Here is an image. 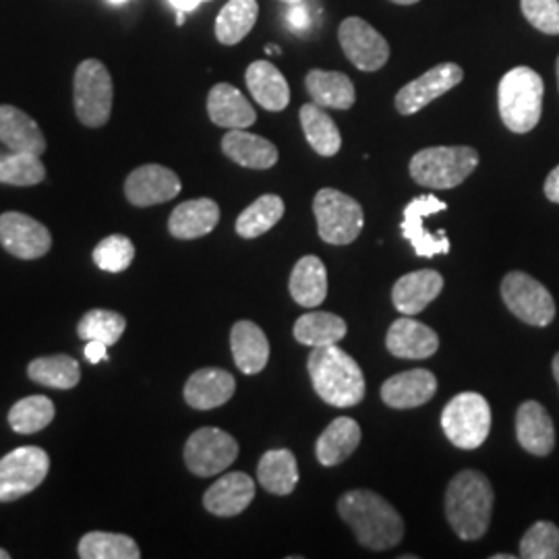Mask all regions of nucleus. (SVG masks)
Returning a JSON list of instances; mask_svg holds the SVG:
<instances>
[{"label": "nucleus", "mask_w": 559, "mask_h": 559, "mask_svg": "<svg viewBox=\"0 0 559 559\" xmlns=\"http://www.w3.org/2000/svg\"><path fill=\"white\" fill-rule=\"evenodd\" d=\"M338 40L346 59L359 71H380L390 59V44L380 32L360 17H348L338 27Z\"/></svg>", "instance_id": "obj_12"}, {"label": "nucleus", "mask_w": 559, "mask_h": 559, "mask_svg": "<svg viewBox=\"0 0 559 559\" xmlns=\"http://www.w3.org/2000/svg\"><path fill=\"white\" fill-rule=\"evenodd\" d=\"M247 87L253 96V100L263 106L270 112H280L290 102V87L288 81L278 69L267 60H255L249 64L245 73Z\"/></svg>", "instance_id": "obj_27"}, {"label": "nucleus", "mask_w": 559, "mask_h": 559, "mask_svg": "<svg viewBox=\"0 0 559 559\" xmlns=\"http://www.w3.org/2000/svg\"><path fill=\"white\" fill-rule=\"evenodd\" d=\"M50 459L38 445H23L0 459V501H15L40 487Z\"/></svg>", "instance_id": "obj_9"}, {"label": "nucleus", "mask_w": 559, "mask_h": 559, "mask_svg": "<svg viewBox=\"0 0 559 559\" xmlns=\"http://www.w3.org/2000/svg\"><path fill=\"white\" fill-rule=\"evenodd\" d=\"M265 52H270V55H280V48L276 44H270V46L265 48Z\"/></svg>", "instance_id": "obj_50"}, {"label": "nucleus", "mask_w": 559, "mask_h": 559, "mask_svg": "<svg viewBox=\"0 0 559 559\" xmlns=\"http://www.w3.org/2000/svg\"><path fill=\"white\" fill-rule=\"evenodd\" d=\"M516 438L519 443L535 456H547L556 448V427L545 406L528 400L520 404L516 413Z\"/></svg>", "instance_id": "obj_20"}, {"label": "nucleus", "mask_w": 559, "mask_h": 559, "mask_svg": "<svg viewBox=\"0 0 559 559\" xmlns=\"http://www.w3.org/2000/svg\"><path fill=\"white\" fill-rule=\"evenodd\" d=\"M221 222V207L214 200L201 198L180 203L168 218V230L175 239H200L210 235Z\"/></svg>", "instance_id": "obj_24"}, {"label": "nucleus", "mask_w": 559, "mask_h": 559, "mask_svg": "<svg viewBox=\"0 0 559 559\" xmlns=\"http://www.w3.org/2000/svg\"><path fill=\"white\" fill-rule=\"evenodd\" d=\"M313 388L323 402L348 408L365 399V378L359 362L336 344L313 348L307 362Z\"/></svg>", "instance_id": "obj_3"}, {"label": "nucleus", "mask_w": 559, "mask_h": 559, "mask_svg": "<svg viewBox=\"0 0 559 559\" xmlns=\"http://www.w3.org/2000/svg\"><path fill=\"white\" fill-rule=\"evenodd\" d=\"M526 21L549 36H559V0H520Z\"/></svg>", "instance_id": "obj_44"}, {"label": "nucleus", "mask_w": 559, "mask_h": 559, "mask_svg": "<svg viewBox=\"0 0 559 559\" xmlns=\"http://www.w3.org/2000/svg\"><path fill=\"white\" fill-rule=\"evenodd\" d=\"M493 512V487L477 471H462L445 491V516L460 539L477 540L487 533Z\"/></svg>", "instance_id": "obj_2"}, {"label": "nucleus", "mask_w": 559, "mask_h": 559, "mask_svg": "<svg viewBox=\"0 0 559 559\" xmlns=\"http://www.w3.org/2000/svg\"><path fill=\"white\" fill-rule=\"evenodd\" d=\"M46 179V168L40 156L11 152L0 156V182L15 185V187H34Z\"/></svg>", "instance_id": "obj_40"}, {"label": "nucleus", "mask_w": 559, "mask_h": 559, "mask_svg": "<svg viewBox=\"0 0 559 559\" xmlns=\"http://www.w3.org/2000/svg\"><path fill=\"white\" fill-rule=\"evenodd\" d=\"M73 96H75V115L85 127H104L115 100V85L104 62L87 59L81 62L75 71L73 81Z\"/></svg>", "instance_id": "obj_7"}, {"label": "nucleus", "mask_w": 559, "mask_h": 559, "mask_svg": "<svg viewBox=\"0 0 559 559\" xmlns=\"http://www.w3.org/2000/svg\"><path fill=\"white\" fill-rule=\"evenodd\" d=\"M346 321L325 311H316L307 313L295 323V338L300 344L311 346V348H323V346H334L340 340L346 336Z\"/></svg>", "instance_id": "obj_35"}, {"label": "nucleus", "mask_w": 559, "mask_h": 559, "mask_svg": "<svg viewBox=\"0 0 559 559\" xmlns=\"http://www.w3.org/2000/svg\"><path fill=\"white\" fill-rule=\"evenodd\" d=\"M288 288L300 307H320L328 297V272L323 261L316 255L297 261Z\"/></svg>", "instance_id": "obj_32"}, {"label": "nucleus", "mask_w": 559, "mask_h": 559, "mask_svg": "<svg viewBox=\"0 0 559 559\" xmlns=\"http://www.w3.org/2000/svg\"><path fill=\"white\" fill-rule=\"evenodd\" d=\"M556 71H558V85H559V57H558V64H556Z\"/></svg>", "instance_id": "obj_57"}, {"label": "nucleus", "mask_w": 559, "mask_h": 559, "mask_svg": "<svg viewBox=\"0 0 559 559\" xmlns=\"http://www.w3.org/2000/svg\"><path fill=\"white\" fill-rule=\"evenodd\" d=\"M85 359L90 360L92 365H98L100 360H108V346L100 340H87Z\"/></svg>", "instance_id": "obj_45"}, {"label": "nucleus", "mask_w": 559, "mask_h": 559, "mask_svg": "<svg viewBox=\"0 0 559 559\" xmlns=\"http://www.w3.org/2000/svg\"><path fill=\"white\" fill-rule=\"evenodd\" d=\"M288 23L295 27V29H305V27H309V13H307V9H305V4L302 2H297V4H290V11H288Z\"/></svg>", "instance_id": "obj_46"}, {"label": "nucleus", "mask_w": 559, "mask_h": 559, "mask_svg": "<svg viewBox=\"0 0 559 559\" xmlns=\"http://www.w3.org/2000/svg\"><path fill=\"white\" fill-rule=\"evenodd\" d=\"M55 419V404L46 396H27L11 406L9 425L15 433L32 436L46 429Z\"/></svg>", "instance_id": "obj_39"}, {"label": "nucleus", "mask_w": 559, "mask_h": 559, "mask_svg": "<svg viewBox=\"0 0 559 559\" xmlns=\"http://www.w3.org/2000/svg\"><path fill=\"white\" fill-rule=\"evenodd\" d=\"M448 203L438 200L436 195H420L415 198L404 210L402 221V235L408 240L419 258H433L450 253V240L445 237V230H438L436 235L425 228V221L445 212Z\"/></svg>", "instance_id": "obj_13"}, {"label": "nucleus", "mask_w": 559, "mask_h": 559, "mask_svg": "<svg viewBox=\"0 0 559 559\" xmlns=\"http://www.w3.org/2000/svg\"><path fill=\"white\" fill-rule=\"evenodd\" d=\"M479 166V154L466 145H440L420 150L411 160V177L423 187L454 189Z\"/></svg>", "instance_id": "obj_5"}, {"label": "nucleus", "mask_w": 559, "mask_h": 559, "mask_svg": "<svg viewBox=\"0 0 559 559\" xmlns=\"http://www.w3.org/2000/svg\"><path fill=\"white\" fill-rule=\"evenodd\" d=\"M180 179L166 166L145 164L124 180V195L138 207L158 205L175 200L180 193Z\"/></svg>", "instance_id": "obj_16"}, {"label": "nucleus", "mask_w": 559, "mask_h": 559, "mask_svg": "<svg viewBox=\"0 0 559 559\" xmlns=\"http://www.w3.org/2000/svg\"><path fill=\"white\" fill-rule=\"evenodd\" d=\"M182 23H185V13L179 11V15H177V25H182Z\"/></svg>", "instance_id": "obj_53"}, {"label": "nucleus", "mask_w": 559, "mask_h": 559, "mask_svg": "<svg viewBox=\"0 0 559 559\" xmlns=\"http://www.w3.org/2000/svg\"><path fill=\"white\" fill-rule=\"evenodd\" d=\"M124 328L127 320L120 313L94 309L81 318L78 334L83 340H100L106 346H115L124 334Z\"/></svg>", "instance_id": "obj_41"}, {"label": "nucleus", "mask_w": 559, "mask_h": 559, "mask_svg": "<svg viewBox=\"0 0 559 559\" xmlns=\"http://www.w3.org/2000/svg\"><path fill=\"white\" fill-rule=\"evenodd\" d=\"M307 92L311 100L321 108H334V110H348L355 106L357 94L355 85L348 75L338 71H309L305 78Z\"/></svg>", "instance_id": "obj_29"}, {"label": "nucleus", "mask_w": 559, "mask_h": 559, "mask_svg": "<svg viewBox=\"0 0 559 559\" xmlns=\"http://www.w3.org/2000/svg\"><path fill=\"white\" fill-rule=\"evenodd\" d=\"M0 245L20 260H38L50 251L52 237L48 228L32 216L7 212L0 216Z\"/></svg>", "instance_id": "obj_15"}, {"label": "nucleus", "mask_w": 559, "mask_h": 559, "mask_svg": "<svg viewBox=\"0 0 559 559\" xmlns=\"http://www.w3.org/2000/svg\"><path fill=\"white\" fill-rule=\"evenodd\" d=\"M27 376L36 383L55 388V390H71L81 380L80 362L67 355L40 357L32 360L27 367Z\"/></svg>", "instance_id": "obj_36"}, {"label": "nucleus", "mask_w": 559, "mask_h": 559, "mask_svg": "<svg viewBox=\"0 0 559 559\" xmlns=\"http://www.w3.org/2000/svg\"><path fill=\"white\" fill-rule=\"evenodd\" d=\"M282 216L284 201L278 195H261L237 218V233L242 239H258L272 230L282 221Z\"/></svg>", "instance_id": "obj_38"}, {"label": "nucleus", "mask_w": 559, "mask_h": 559, "mask_svg": "<svg viewBox=\"0 0 559 559\" xmlns=\"http://www.w3.org/2000/svg\"><path fill=\"white\" fill-rule=\"evenodd\" d=\"M385 346L399 359H429L438 353L440 338L429 325L413 320V316H404L390 325Z\"/></svg>", "instance_id": "obj_17"}, {"label": "nucleus", "mask_w": 559, "mask_h": 559, "mask_svg": "<svg viewBox=\"0 0 559 559\" xmlns=\"http://www.w3.org/2000/svg\"><path fill=\"white\" fill-rule=\"evenodd\" d=\"M237 456V440L216 427H201L185 443V464L198 477L221 475Z\"/></svg>", "instance_id": "obj_11"}, {"label": "nucleus", "mask_w": 559, "mask_h": 559, "mask_svg": "<svg viewBox=\"0 0 559 559\" xmlns=\"http://www.w3.org/2000/svg\"><path fill=\"white\" fill-rule=\"evenodd\" d=\"M133 260H135V245L129 237H122V235L106 237L94 249V263L100 267L102 272L120 274L131 267Z\"/></svg>", "instance_id": "obj_43"}, {"label": "nucleus", "mask_w": 559, "mask_h": 559, "mask_svg": "<svg viewBox=\"0 0 559 559\" xmlns=\"http://www.w3.org/2000/svg\"><path fill=\"white\" fill-rule=\"evenodd\" d=\"M543 94L545 83L531 67H514L508 71L498 87L503 124L519 135L533 131L543 115Z\"/></svg>", "instance_id": "obj_4"}, {"label": "nucleus", "mask_w": 559, "mask_h": 559, "mask_svg": "<svg viewBox=\"0 0 559 559\" xmlns=\"http://www.w3.org/2000/svg\"><path fill=\"white\" fill-rule=\"evenodd\" d=\"M445 438L460 450H477L491 431L489 402L477 392H462L441 413Z\"/></svg>", "instance_id": "obj_6"}, {"label": "nucleus", "mask_w": 559, "mask_h": 559, "mask_svg": "<svg viewBox=\"0 0 559 559\" xmlns=\"http://www.w3.org/2000/svg\"><path fill=\"white\" fill-rule=\"evenodd\" d=\"M255 498V483L245 473H228L216 480L203 496V506L210 514L230 519L245 512Z\"/></svg>", "instance_id": "obj_18"}, {"label": "nucleus", "mask_w": 559, "mask_h": 559, "mask_svg": "<svg viewBox=\"0 0 559 559\" xmlns=\"http://www.w3.org/2000/svg\"><path fill=\"white\" fill-rule=\"evenodd\" d=\"M321 240L330 245H350L362 230V207L350 195L336 189H321L313 200Z\"/></svg>", "instance_id": "obj_8"}, {"label": "nucleus", "mask_w": 559, "mask_h": 559, "mask_svg": "<svg viewBox=\"0 0 559 559\" xmlns=\"http://www.w3.org/2000/svg\"><path fill=\"white\" fill-rule=\"evenodd\" d=\"M207 115L224 129H249L255 120V108L230 83H218L207 96Z\"/></svg>", "instance_id": "obj_25"}, {"label": "nucleus", "mask_w": 559, "mask_h": 559, "mask_svg": "<svg viewBox=\"0 0 559 559\" xmlns=\"http://www.w3.org/2000/svg\"><path fill=\"white\" fill-rule=\"evenodd\" d=\"M338 512L367 549L383 551L396 547L404 537V522L399 512L373 491L355 489L344 493Z\"/></svg>", "instance_id": "obj_1"}, {"label": "nucleus", "mask_w": 559, "mask_h": 559, "mask_svg": "<svg viewBox=\"0 0 559 559\" xmlns=\"http://www.w3.org/2000/svg\"><path fill=\"white\" fill-rule=\"evenodd\" d=\"M237 381L224 369H200L185 383V402L198 411H212L235 396Z\"/></svg>", "instance_id": "obj_21"}, {"label": "nucleus", "mask_w": 559, "mask_h": 559, "mask_svg": "<svg viewBox=\"0 0 559 559\" xmlns=\"http://www.w3.org/2000/svg\"><path fill=\"white\" fill-rule=\"evenodd\" d=\"M554 376H556V381H558L559 385V353L556 355V359H554Z\"/></svg>", "instance_id": "obj_49"}, {"label": "nucleus", "mask_w": 559, "mask_h": 559, "mask_svg": "<svg viewBox=\"0 0 559 559\" xmlns=\"http://www.w3.org/2000/svg\"><path fill=\"white\" fill-rule=\"evenodd\" d=\"M438 392V380L429 369H411L381 385V400L392 408H417L427 404Z\"/></svg>", "instance_id": "obj_19"}, {"label": "nucleus", "mask_w": 559, "mask_h": 559, "mask_svg": "<svg viewBox=\"0 0 559 559\" xmlns=\"http://www.w3.org/2000/svg\"><path fill=\"white\" fill-rule=\"evenodd\" d=\"M300 124L305 131V138L309 141V145L320 154V156H336L342 147V138H340L338 127L334 119L318 106L313 104H305L299 112Z\"/></svg>", "instance_id": "obj_33"}, {"label": "nucleus", "mask_w": 559, "mask_h": 559, "mask_svg": "<svg viewBox=\"0 0 559 559\" xmlns=\"http://www.w3.org/2000/svg\"><path fill=\"white\" fill-rule=\"evenodd\" d=\"M545 195L547 200L559 203V166H556L545 180Z\"/></svg>", "instance_id": "obj_47"}, {"label": "nucleus", "mask_w": 559, "mask_h": 559, "mask_svg": "<svg viewBox=\"0 0 559 559\" xmlns=\"http://www.w3.org/2000/svg\"><path fill=\"white\" fill-rule=\"evenodd\" d=\"M282 2H286V4H297V2H302V0H282Z\"/></svg>", "instance_id": "obj_55"}, {"label": "nucleus", "mask_w": 559, "mask_h": 559, "mask_svg": "<svg viewBox=\"0 0 559 559\" xmlns=\"http://www.w3.org/2000/svg\"><path fill=\"white\" fill-rule=\"evenodd\" d=\"M501 297L512 316L528 325L545 328L556 318V300L539 280L510 272L501 282Z\"/></svg>", "instance_id": "obj_10"}, {"label": "nucleus", "mask_w": 559, "mask_h": 559, "mask_svg": "<svg viewBox=\"0 0 559 559\" xmlns=\"http://www.w3.org/2000/svg\"><path fill=\"white\" fill-rule=\"evenodd\" d=\"M491 559H516V556H508V554H498V556H493Z\"/></svg>", "instance_id": "obj_52"}, {"label": "nucleus", "mask_w": 559, "mask_h": 559, "mask_svg": "<svg viewBox=\"0 0 559 559\" xmlns=\"http://www.w3.org/2000/svg\"><path fill=\"white\" fill-rule=\"evenodd\" d=\"M258 15V0H228L216 20V38L224 46L239 44L253 29Z\"/></svg>", "instance_id": "obj_34"}, {"label": "nucleus", "mask_w": 559, "mask_h": 559, "mask_svg": "<svg viewBox=\"0 0 559 559\" xmlns=\"http://www.w3.org/2000/svg\"><path fill=\"white\" fill-rule=\"evenodd\" d=\"M81 559H140V545L129 535L94 531L80 540Z\"/></svg>", "instance_id": "obj_37"}, {"label": "nucleus", "mask_w": 559, "mask_h": 559, "mask_svg": "<svg viewBox=\"0 0 559 559\" xmlns=\"http://www.w3.org/2000/svg\"><path fill=\"white\" fill-rule=\"evenodd\" d=\"M464 78L456 62H441L429 69L419 80L406 83L396 94V110L404 117L417 115L427 104L438 100L450 90H454Z\"/></svg>", "instance_id": "obj_14"}, {"label": "nucleus", "mask_w": 559, "mask_h": 559, "mask_svg": "<svg viewBox=\"0 0 559 559\" xmlns=\"http://www.w3.org/2000/svg\"><path fill=\"white\" fill-rule=\"evenodd\" d=\"M222 152L239 166L267 170L278 162V147L272 141L247 133V129H230L222 140Z\"/></svg>", "instance_id": "obj_26"}, {"label": "nucleus", "mask_w": 559, "mask_h": 559, "mask_svg": "<svg viewBox=\"0 0 559 559\" xmlns=\"http://www.w3.org/2000/svg\"><path fill=\"white\" fill-rule=\"evenodd\" d=\"M233 357L245 376H255L270 360V342L258 323L239 321L230 332Z\"/></svg>", "instance_id": "obj_28"}, {"label": "nucleus", "mask_w": 559, "mask_h": 559, "mask_svg": "<svg viewBox=\"0 0 559 559\" xmlns=\"http://www.w3.org/2000/svg\"><path fill=\"white\" fill-rule=\"evenodd\" d=\"M11 556L4 551V549H0V559H9Z\"/></svg>", "instance_id": "obj_54"}, {"label": "nucleus", "mask_w": 559, "mask_h": 559, "mask_svg": "<svg viewBox=\"0 0 559 559\" xmlns=\"http://www.w3.org/2000/svg\"><path fill=\"white\" fill-rule=\"evenodd\" d=\"M0 143H4L11 152L36 156L46 152V140L40 124L20 108L9 104L0 106Z\"/></svg>", "instance_id": "obj_23"}, {"label": "nucleus", "mask_w": 559, "mask_h": 559, "mask_svg": "<svg viewBox=\"0 0 559 559\" xmlns=\"http://www.w3.org/2000/svg\"><path fill=\"white\" fill-rule=\"evenodd\" d=\"M359 423L348 417H338L328 425V429L316 443V454L321 466H336L344 460L350 459L353 452L359 448Z\"/></svg>", "instance_id": "obj_30"}, {"label": "nucleus", "mask_w": 559, "mask_h": 559, "mask_svg": "<svg viewBox=\"0 0 559 559\" xmlns=\"http://www.w3.org/2000/svg\"><path fill=\"white\" fill-rule=\"evenodd\" d=\"M392 2H396V4H417L419 0H392Z\"/></svg>", "instance_id": "obj_51"}, {"label": "nucleus", "mask_w": 559, "mask_h": 559, "mask_svg": "<svg viewBox=\"0 0 559 559\" xmlns=\"http://www.w3.org/2000/svg\"><path fill=\"white\" fill-rule=\"evenodd\" d=\"M177 11H182V13H189V11H193V9H198L201 2H207V0H168Z\"/></svg>", "instance_id": "obj_48"}, {"label": "nucleus", "mask_w": 559, "mask_h": 559, "mask_svg": "<svg viewBox=\"0 0 559 559\" xmlns=\"http://www.w3.org/2000/svg\"><path fill=\"white\" fill-rule=\"evenodd\" d=\"M260 485L272 496H288L299 483V466L290 450L265 452L258 466Z\"/></svg>", "instance_id": "obj_31"}, {"label": "nucleus", "mask_w": 559, "mask_h": 559, "mask_svg": "<svg viewBox=\"0 0 559 559\" xmlns=\"http://www.w3.org/2000/svg\"><path fill=\"white\" fill-rule=\"evenodd\" d=\"M108 2H112V4H122V2H127V0H108Z\"/></svg>", "instance_id": "obj_56"}, {"label": "nucleus", "mask_w": 559, "mask_h": 559, "mask_svg": "<svg viewBox=\"0 0 559 559\" xmlns=\"http://www.w3.org/2000/svg\"><path fill=\"white\" fill-rule=\"evenodd\" d=\"M520 558L558 559L559 528L554 522H535L520 540Z\"/></svg>", "instance_id": "obj_42"}, {"label": "nucleus", "mask_w": 559, "mask_h": 559, "mask_svg": "<svg viewBox=\"0 0 559 559\" xmlns=\"http://www.w3.org/2000/svg\"><path fill=\"white\" fill-rule=\"evenodd\" d=\"M443 276L436 270H419L406 274L394 284L392 300L402 316H419L420 311L440 297Z\"/></svg>", "instance_id": "obj_22"}]
</instances>
